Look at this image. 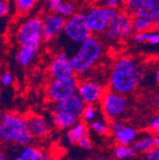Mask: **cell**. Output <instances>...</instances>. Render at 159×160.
Returning <instances> with one entry per match:
<instances>
[{
  "label": "cell",
  "mask_w": 159,
  "mask_h": 160,
  "mask_svg": "<svg viewBox=\"0 0 159 160\" xmlns=\"http://www.w3.org/2000/svg\"><path fill=\"white\" fill-rule=\"evenodd\" d=\"M13 82V77L10 72H4L1 76H0V83L3 86H10Z\"/></svg>",
  "instance_id": "cell-35"
},
{
  "label": "cell",
  "mask_w": 159,
  "mask_h": 160,
  "mask_svg": "<svg viewBox=\"0 0 159 160\" xmlns=\"http://www.w3.org/2000/svg\"><path fill=\"white\" fill-rule=\"evenodd\" d=\"M40 154V149H37L31 145L24 146L18 153L20 160H38Z\"/></svg>",
  "instance_id": "cell-25"
},
{
  "label": "cell",
  "mask_w": 159,
  "mask_h": 160,
  "mask_svg": "<svg viewBox=\"0 0 159 160\" xmlns=\"http://www.w3.org/2000/svg\"><path fill=\"white\" fill-rule=\"evenodd\" d=\"M106 89L103 85L91 79L79 81L76 93L82 99L85 105H96L105 93Z\"/></svg>",
  "instance_id": "cell-10"
},
{
  "label": "cell",
  "mask_w": 159,
  "mask_h": 160,
  "mask_svg": "<svg viewBox=\"0 0 159 160\" xmlns=\"http://www.w3.org/2000/svg\"><path fill=\"white\" fill-rule=\"evenodd\" d=\"M54 12H56L57 14L63 16L64 18H69L71 16H72L76 12V8L75 6L71 3V2H66V1H63L60 5H59L56 10L54 11Z\"/></svg>",
  "instance_id": "cell-26"
},
{
  "label": "cell",
  "mask_w": 159,
  "mask_h": 160,
  "mask_svg": "<svg viewBox=\"0 0 159 160\" xmlns=\"http://www.w3.org/2000/svg\"><path fill=\"white\" fill-rule=\"evenodd\" d=\"M38 0H13L16 12L21 15H27L34 8Z\"/></svg>",
  "instance_id": "cell-22"
},
{
  "label": "cell",
  "mask_w": 159,
  "mask_h": 160,
  "mask_svg": "<svg viewBox=\"0 0 159 160\" xmlns=\"http://www.w3.org/2000/svg\"><path fill=\"white\" fill-rule=\"evenodd\" d=\"M89 129L99 135H107L110 133L109 120L107 118H96L88 123Z\"/></svg>",
  "instance_id": "cell-21"
},
{
  "label": "cell",
  "mask_w": 159,
  "mask_h": 160,
  "mask_svg": "<svg viewBox=\"0 0 159 160\" xmlns=\"http://www.w3.org/2000/svg\"><path fill=\"white\" fill-rule=\"evenodd\" d=\"M148 0H123L124 8L130 13H133L139 9L146 7Z\"/></svg>",
  "instance_id": "cell-28"
},
{
  "label": "cell",
  "mask_w": 159,
  "mask_h": 160,
  "mask_svg": "<svg viewBox=\"0 0 159 160\" xmlns=\"http://www.w3.org/2000/svg\"><path fill=\"white\" fill-rule=\"evenodd\" d=\"M0 139L22 147L31 145L33 136L28 118L12 112L2 113L0 115Z\"/></svg>",
  "instance_id": "cell-2"
},
{
  "label": "cell",
  "mask_w": 159,
  "mask_h": 160,
  "mask_svg": "<svg viewBox=\"0 0 159 160\" xmlns=\"http://www.w3.org/2000/svg\"><path fill=\"white\" fill-rule=\"evenodd\" d=\"M18 44L22 45H38L43 41L42 38V17L31 16L25 19L19 25L16 32Z\"/></svg>",
  "instance_id": "cell-5"
},
{
  "label": "cell",
  "mask_w": 159,
  "mask_h": 160,
  "mask_svg": "<svg viewBox=\"0 0 159 160\" xmlns=\"http://www.w3.org/2000/svg\"><path fill=\"white\" fill-rule=\"evenodd\" d=\"M48 72L52 79H68L76 76L71 63V57L64 52H59L53 56Z\"/></svg>",
  "instance_id": "cell-9"
},
{
  "label": "cell",
  "mask_w": 159,
  "mask_h": 160,
  "mask_svg": "<svg viewBox=\"0 0 159 160\" xmlns=\"http://www.w3.org/2000/svg\"><path fill=\"white\" fill-rule=\"evenodd\" d=\"M133 16L127 11H119L116 16L109 22L104 37L110 42L122 41L133 35Z\"/></svg>",
  "instance_id": "cell-4"
},
{
  "label": "cell",
  "mask_w": 159,
  "mask_h": 160,
  "mask_svg": "<svg viewBox=\"0 0 159 160\" xmlns=\"http://www.w3.org/2000/svg\"><path fill=\"white\" fill-rule=\"evenodd\" d=\"M152 101L153 106H154L157 110H159V91H157V92L152 95Z\"/></svg>",
  "instance_id": "cell-40"
},
{
  "label": "cell",
  "mask_w": 159,
  "mask_h": 160,
  "mask_svg": "<svg viewBox=\"0 0 159 160\" xmlns=\"http://www.w3.org/2000/svg\"><path fill=\"white\" fill-rule=\"evenodd\" d=\"M78 83L76 76L68 79H51L46 86L47 99L52 103H55L70 97L76 93Z\"/></svg>",
  "instance_id": "cell-8"
},
{
  "label": "cell",
  "mask_w": 159,
  "mask_h": 160,
  "mask_svg": "<svg viewBox=\"0 0 159 160\" xmlns=\"http://www.w3.org/2000/svg\"><path fill=\"white\" fill-rule=\"evenodd\" d=\"M1 92H2V87L0 86V93H1Z\"/></svg>",
  "instance_id": "cell-46"
},
{
  "label": "cell",
  "mask_w": 159,
  "mask_h": 160,
  "mask_svg": "<svg viewBox=\"0 0 159 160\" xmlns=\"http://www.w3.org/2000/svg\"><path fill=\"white\" fill-rule=\"evenodd\" d=\"M0 160H12V159H10L5 153L0 152Z\"/></svg>",
  "instance_id": "cell-44"
},
{
  "label": "cell",
  "mask_w": 159,
  "mask_h": 160,
  "mask_svg": "<svg viewBox=\"0 0 159 160\" xmlns=\"http://www.w3.org/2000/svg\"><path fill=\"white\" fill-rule=\"evenodd\" d=\"M149 129L153 134H159V110L154 114V116L150 120Z\"/></svg>",
  "instance_id": "cell-30"
},
{
  "label": "cell",
  "mask_w": 159,
  "mask_h": 160,
  "mask_svg": "<svg viewBox=\"0 0 159 160\" xmlns=\"http://www.w3.org/2000/svg\"><path fill=\"white\" fill-rule=\"evenodd\" d=\"M66 23V18L54 12L46 13L42 17V38L48 42L62 33Z\"/></svg>",
  "instance_id": "cell-12"
},
{
  "label": "cell",
  "mask_w": 159,
  "mask_h": 160,
  "mask_svg": "<svg viewBox=\"0 0 159 160\" xmlns=\"http://www.w3.org/2000/svg\"><path fill=\"white\" fill-rule=\"evenodd\" d=\"M152 30L159 32V18L155 21H153V26H152Z\"/></svg>",
  "instance_id": "cell-42"
},
{
  "label": "cell",
  "mask_w": 159,
  "mask_h": 160,
  "mask_svg": "<svg viewBox=\"0 0 159 160\" xmlns=\"http://www.w3.org/2000/svg\"><path fill=\"white\" fill-rule=\"evenodd\" d=\"M132 149L136 153H147L154 146V135L145 134L141 137H137L135 141L132 144Z\"/></svg>",
  "instance_id": "cell-20"
},
{
  "label": "cell",
  "mask_w": 159,
  "mask_h": 160,
  "mask_svg": "<svg viewBox=\"0 0 159 160\" xmlns=\"http://www.w3.org/2000/svg\"><path fill=\"white\" fill-rule=\"evenodd\" d=\"M98 115V109L96 105H85L82 115H81V120L87 124L90 123L92 120L96 119Z\"/></svg>",
  "instance_id": "cell-27"
},
{
  "label": "cell",
  "mask_w": 159,
  "mask_h": 160,
  "mask_svg": "<svg viewBox=\"0 0 159 160\" xmlns=\"http://www.w3.org/2000/svg\"><path fill=\"white\" fill-rule=\"evenodd\" d=\"M64 0H47V7L50 12H54Z\"/></svg>",
  "instance_id": "cell-38"
},
{
  "label": "cell",
  "mask_w": 159,
  "mask_h": 160,
  "mask_svg": "<svg viewBox=\"0 0 159 160\" xmlns=\"http://www.w3.org/2000/svg\"><path fill=\"white\" fill-rule=\"evenodd\" d=\"M124 126H125L124 122L121 121L120 119L111 120V121H109V130H110V133L113 135L116 132H118L120 129H122Z\"/></svg>",
  "instance_id": "cell-32"
},
{
  "label": "cell",
  "mask_w": 159,
  "mask_h": 160,
  "mask_svg": "<svg viewBox=\"0 0 159 160\" xmlns=\"http://www.w3.org/2000/svg\"><path fill=\"white\" fill-rule=\"evenodd\" d=\"M132 41L135 44H148L152 46H159V32L150 30L141 32H134Z\"/></svg>",
  "instance_id": "cell-18"
},
{
  "label": "cell",
  "mask_w": 159,
  "mask_h": 160,
  "mask_svg": "<svg viewBox=\"0 0 159 160\" xmlns=\"http://www.w3.org/2000/svg\"><path fill=\"white\" fill-rule=\"evenodd\" d=\"M85 20L92 35L104 34L110 22L104 13L103 7L99 4L88 9L85 12Z\"/></svg>",
  "instance_id": "cell-11"
},
{
  "label": "cell",
  "mask_w": 159,
  "mask_h": 160,
  "mask_svg": "<svg viewBox=\"0 0 159 160\" xmlns=\"http://www.w3.org/2000/svg\"><path fill=\"white\" fill-rule=\"evenodd\" d=\"M79 148H81L83 150H90L92 147V141L89 135V133L85 134L84 136H82L80 139L78 140V142L76 144Z\"/></svg>",
  "instance_id": "cell-31"
},
{
  "label": "cell",
  "mask_w": 159,
  "mask_h": 160,
  "mask_svg": "<svg viewBox=\"0 0 159 160\" xmlns=\"http://www.w3.org/2000/svg\"><path fill=\"white\" fill-rule=\"evenodd\" d=\"M132 16H140V17H144L147 19H150L152 21H155L159 18V14L155 13L154 12L151 11L150 9H148L147 7L139 9L138 11H136L135 12L132 13Z\"/></svg>",
  "instance_id": "cell-29"
},
{
  "label": "cell",
  "mask_w": 159,
  "mask_h": 160,
  "mask_svg": "<svg viewBox=\"0 0 159 160\" xmlns=\"http://www.w3.org/2000/svg\"><path fill=\"white\" fill-rule=\"evenodd\" d=\"M136 152L132 146L117 144L113 149V156L116 160H127L134 156Z\"/></svg>",
  "instance_id": "cell-23"
},
{
  "label": "cell",
  "mask_w": 159,
  "mask_h": 160,
  "mask_svg": "<svg viewBox=\"0 0 159 160\" xmlns=\"http://www.w3.org/2000/svg\"><path fill=\"white\" fill-rule=\"evenodd\" d=\"M92 1H96V2H97V3H98V2H99V1H100V0H92Z\"/></svg>",
  "instance_id": "cell-47"
},
{
  "label": "cell",
  "mask_w": 159,
  "mask_h": 160,
  "mask_svg": "<svg viewBox=\"0 0 159 160\" xmlns=\"http://www.w3.org/2000/svg\"><path fill=\"white\" fill-rule=\"evenodd\" d=\"M38 45H22L15 54V62L20 67L30 66L36 57L39 50Z\"/></svg>",
  "instance_id": "cell-15"
},
{
  "label": "cell",
  "mask_w": 159,
  "mask_h": 160,
  "mask_svg": "<svg viewBox=\"0 0 159 160\" xmlns=\"http://www.w3.org/2000/svg\"><path fill=\"white\" fill-rule=\"evenodd\" d=\"M143 72L134 60L127 55L117 57L111 68L109 89L124 95L133 92L142 81Z\"/></svg>",
  "instance_id": "cell-1"
},
{
  "label": "cell",
  "mask_w": 159,
  "mask_h": 160,
  "mask_svg": "<svg viewBox=\"0 0 159 160\" xmlns=\"http://www.w3.org/2000/svg\"><path fill=\"white\" fill-rule=\"evenodd\" d=\"M103 52L104 46L95 35H91L79 44L71 56V63L76 75L80 76L90 72L101 59Z\"/></svg>",
  "instance_id": "cell-3"
},
{
  "label": "cell",
  "mask_w": 159,
  "mask_h": 160,
  "mask_svg": "<svg viewBox=\"0 0 159 160\" xmlns=\"http://www.w3.org/2000/svg\"><path fill=\"white\" fill-rule=\"evenodd\" d=\"M99 104H100L103 116L109 121L119 119L128 109L126 95L115 92L110 89L106 90Z\"/></svg>",
  "instance_id": "cell-6"
},
{
  "label": "cell",
  "mask_w": 159,
  "mask_h": 160,
  "mask_svg": "<svg viewBox=\"0 0 159 160\" xmlns=\"http://www.w3.org/2000/svg\"><path fill=\"white\" fill-rule=\"evenodd\" d=\"M38 160H52V157L50 152L45 150H40V154H39Z\"/></svg>",
  "instance_id": "cell-39"
},
{
  "label": "cell",
  "mask_w": 159,
  "mask_h": 160,
  "mask_svg": "<svg viewBox=\"0 0 159 160\" xmlns=\"http://www.w3.org/2000/svg\"><path fill=\"white\" fill-rule=\"evenodd\" d=\"M113 136L117 144L132 146L137 138V132L134 128L125 125L122 129L116 132Z\"/></svg>",
  "instance_id": "cell-17"
},
{
  "label": "cell",
  "mask_w": 159,
  "mask_h": 160,
  "mask_svg": "<svg viewBox=\"0 0 159 160\" xmlns=\"http://www.w3.org/2000/svg\"><path fill=\"white\" fill-rule=\"evenodd\" d=\"M87 133H89V126L86 122L80 120L68 130L67 139L71 144L75 145L77 144L78 140Z\"/></svg>",
  "instance_id": "cell-19"
},
{
  "label": "cell",
  "mask_w": 159,
  "mask_h": 160,
  "mask_svg": "<svg viewBox=\"0 0 159 160\" xmlns=\"http://www.w3.org/2000/svg\"><path fill=\"white\" fill-rule=\"evenodd\" d=\"M52 124L58 130H69L81 120L79 116L64 112H52Z\"/></svg>",
  "instance_id": "cell-16"
},
{
  "label": "cell",
  "mask_w": 159,
  "mask_h": 160,
  "mask_svg": "<svg viewBox=\"0 0 159 160\" xmlns=\"http://www.w3.org/2000/svg\"><path fill=\"white\" fill-rule=\"evenodd\" d=\"M154 146L159 148V134H154Z\"/></svg>",
  "instance_id": "cell-43"
},
{
  "label": "cell",
  "mask_w": 159,
  "mask_h": 160,
  "mask_svg": "<svg viewBox=\"0 0 159 160\" xmlns=\"http://www.w3.org/2000/svg\"><path fill=\"white\" fill-rule=\"evenodd\" d=\"M92 160H109L108 158H103V157H99V158H94V159H92Z\"/></svg>",
  "instance_id": "cell-45"
},
{
  "label": "cell",
  "mask_w": 159,
  "mask_h": 160,
  "mask_svg": "<svg viewBox=\"0 0 159 160\" xmlns=\"http://www.w3.org/2000/svg\"><path fill=\"white\" fill-rule=\"evenodd\" d=\"M10 12L9 0H0V18L5 17Z\"/></svg>",
  "instance_id": "cell-34"
},
{
  "label": "cell",
  "mask_w": 159,
  "mask_h": 160,
  "mask_svg": "<svg viewBox=\"0 0 159 160\" xmlns=\"http://www.w3.org/2000/svg\"><path fill=\"white\" fill-rule=\"evenodd\" d=\"M132 25H133V31L134 32H141L152 30L153 21L144 17L140 16H133L132 19Z\"/></svg>",
  "instance_id": "cell-24"
},
{
  "label": "cell",
  "mask_w": 159,
  "mask_h": 160,
  "mask_svg": "<svg viewBox=\"0 0 159 160\" xmlns=\"http://www.w3.org/2000/svg\"><path fill=\"white\" fill-rule=\"evenodd\" d=\"M146 7L155 13L159 14V0H148Z\"/></svg>",
  "instance_id": "cell-36"
},
{
  "label": "cell",
  "mask_w": 159,
  "mask_h": 160,
  "mask_svg": "<svg viewBox=\"0 0 159 160\" xmlns=\"http://www.w3.org/2000/svg\"><path fill=\"white\" fill-rule=\"evenodd\" d=\"M98 4L102 6L115 8L118 10H120L121 7H124L123 0H100V1L98 2Z\"/></svg>",
  "instance_id": "cell-33"
},
{
  "label": "cell",
  "mask_w": 159,
  "mask_h": 160,
  "mask_svg": "<svg viewBox=\"0 0 159 160\" xmlns=\"http://www.w3.org/2000/svg\"><path fill=\"white\" fill-rule=\"evenodd\" d=\"M31 132L34 138H45L51 132L50 123L47 119L39 114H32L28 117Z\"/></svg>",
  "instance_id": "cell-14"
},
{
  "label": "cell",
  "mask_w": 159,
  "mask_h": 160,
  "mask_svg": "<svg viewBox=\"0 0 159 160\" xmlns=\"http://www.w3.org/2000/svg\"><path fill=\"white\" fill-rule=\"evenodd\" d=\"M84 107L85 103L82 101V99L77 93H74L61 101L52 103V112H64L81 118Z\"/></svg>",
  "instance_id": "cell-13"
},
{
  "label": "cell",
  "mask_w": 159,
  "mask_h": 160,
  "mask_svg": "<svg viewBox=\"0 0 159 160\" xmlns=\"http://www.w3.org/2000/svg\"><path fill=\"white\" fill-rule=\"evenodd\" d=\"M62 33L67 40L77 46L92 35L86 24L85 12H75L67 18Z\"/></svg>",
  "instance_id": "cell-7"
},
{
  "label": "cell",
  "mask_w": 159,
  "mask_h": 160,
  "mask_svg": "<svg viewBox=\"0 0 159 160\" xmlns=\"http://www.w3.org/2000/svg\"><path fill=\"white\" fill-rule=\"evenodd\" d=\"M145 160H159V148L154 147L146 153Z\"/></svg>",
  "instance_id": "cell-37"
},
{
  "label": "cell",
  "mask_w": 159,
  "mask_h": 160,
  "mask_svg": "<svg viewBox=\"0 0 159 160\" xmlns=\"http://www.w3.org/2000/svg\"><path fill=\"white\" fill-rule=\"evenodd\" d=\"M153 80L157 86H159V67L153 72Z\"/></svg>",
  "instance_id": "cell-41"
}]
</instances>
